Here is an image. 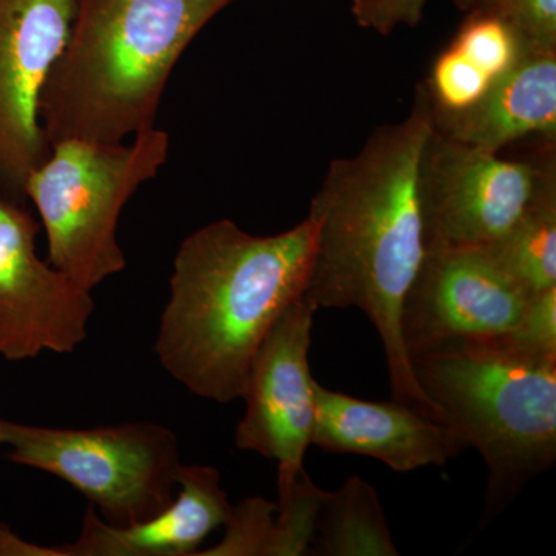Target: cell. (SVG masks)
<instances>
[{
  "instance_id": "obj_1",
  "label": "cell",
  "mask_w": 556,
  "mask_h": 556,
  "mask_svg": "<svg viewBox=\"0 0 556 556\" xmlns=\"http://www.w3.org/2000/svg\"><path fill=\"white\" fill-rule=\"evenodd\" d=\"M431 131L422 83L404 119L376 127L356 155L331 161L311 200L316 251L305 299L317 309L365 313L386 350L393 399L442 424L401 336L402 303L427 252L420 161Z\"/></svg>"
},
{
  "instance_id": "obj_2",
  "label": "cell",
  "mask_w": 556,
  "mask_h": 556,
  "mask_svg": "<svg viewBox=\"0 0 556 556\" xmlns=\"http://www.w3.org/2000/svg\"><path fill=\"white\" fill-rule=\"evenodd\" d=\"M316 251L308 217L277 236L218 219L190 233L174 260L161 314V367L195 396L232 404L278 317L305 295Z\"/></svg>"
},
{
  "instance_id": "obj_3",
  "label": "cell",
  "mask_w": 556,
  "mask_h": 556,
  "mask_svg": "<svg viewBox=\"0 0 556 556\" xmlns=\"http://www.w3.org/2000/svg\"><path fill=\"white\" fill-rule=\"evenodd\" d=\"M233 0H75L65 49L40 98L50 146L119 142L155 126L172 70Z\"/></svg>"
},
{
  "instance_id": "obj_4",
  "label": "cell",
  "mask_w": 556,
  "mask_h": 556,
  "mask_svg": "<svg viewBox=\"0 0 556 556\" xmlns=\"http://www.w3.org/2000/svg\"><path fill=\"white\" fill-rule=\"evenodd\" d=\"M460 450L486 467L484 517L500 515L556 463V357L508 336L455 340L409 358Z\"/></svg>"
},
{
  "instance_id": "obj_5",
  "label": "cell",
  "mask_w": 556,
  "mask_h": 556,
  "mask_svg": "<svg viewBox=\"0 0 556 556\" xmlns=\"http://www.w3.org/2000/svg\"><path fill=\"white\" fill-rule=\"evenodd\" d=\"M169 155V135L155 126L129 142L67 139L25 181L49 241V263L93 291L126 268L116 230L139 186L155 178Z\"/></svg>"
},
{
  "instance_id": "obj_6",
  "label": "cell",
  "mask_w": 556,
  "mask_h": 556,
  "mask_svg": "<svg viewBox=\"0 0 556 556\" xmlns=\"http://www.w3.org/2000/svg\"><path fill=\"white\" fill-rule=\"evenodd\" d=\"M9 459L62 479L105 522L127 527L161 514L178 486V438L153 422L54 428L0 420Z\"/></svg>"
},
{
  "instance_id": "obj_7",
  "label": "cell",
  "mask_w": 556,
  "mask_h": 556,
  "mask_svg": "<svg viewBox=\"0 0 556 556\" xmlns=\"http://www.w3.org/2000/svg\"><path fill=\"white\" fill-rule=\"evenodd\" d=\"M555 163L501 159L431 131L420 161L427 248H486L532 206Z\"/></svg>"
},
{
  "instance_id": "obj_8",
  "label": "cell",
  "mask_w": 556,
  "mask_h": 556,
  "mask_svg": "<svg viewBox=\"0 0 556 556\" xmlns=\"http://www.w3.org/2000/svg\"><path fill=\"white\" fill-rule=\"evenodd\" d=\"M532 295L485 248L428 247L401 309L408 357L514 331Z\"/></svg>"
},
{
  "instance_id": "obj_9",
  "label": "cell",
  "mask_w": 556,
  "mask_h": 556,
  "mask_svg": "<svg viewBox=\"0 0 556 556\" xmlns=\"http://www.w3.org/2000/svg\"><path fill=\"white\" fill-rule=\"evenodd\" d=\"M73 17L75 0H0V193L20 203L51 152L40 98Z\"/></svg>"
},
{
  "instance_id": "obj_10",
  "label": "cell",
  "mask_w": 556,
  "mask_h": 556,
  "mask_svg": "<svg viewBox=\"0 0 556 556\" xmlns=\"http://www.w3.org/2000/svg\"><path fill=\"white\" fill-rule=\"evenodd\" d=\"M38 232L24 203L0 193V356L7 361L73 353L94 311L90 291L38 257Z\"/></svg>"
},
{
  "instance_id": "obj_11",
  "label": "cell",
  "mask_w": 556,
  "mask_h": 556,
  "mask_svg": "<svg viewBox=\"0 0 556 556\" xmlns=\"http://www.w3.org/2000/svg\"><path fill=\"white\" fill-rule=\"evenodd\" d=\"M317 306L295 300L260 345L241 399L244 416L236 430L243 452L277 460L278 467L302 470L313 445L316 396L311 376L309 348Z\"/></svg>"
},
{
  "instance_id": "obj_12",
  "label": "cell",
  "mask_w": 556,
  "mask_h": 556,
  "mask_svg": "<svg viewBox=\"0 0 556 556\" xmlns=\"http://www.w3.org/2000/svg\"><path fill=\"white\" fill-rule=\"evenodd\" d=\"M313 445L327 453L372 457L397 473L444 467L459 455L448 428L405 402H371L314 383Z\"/></svg>"
},
{
  "instance_id": "obj_13",
  "label": "cell",
  "mask_w": 556,
  "mask_h": 556,
  "mask_svg": "<svg viewBox=\"0 0 556 556\" xmlns=\"http://www.w3.org/2000/svg\"><path fill=\"white\" fill-rule=\"evenodd\" d=\"M178 496L156 517L127 527L109 525L89 507L79 538L62 556H195L214 530L228 525L233 507L215 467L182 466Z\"/></svg>"
},
{
  "instance_id": "obj_14",
  "label": "cell",
  "mask_w": 556,
  "mask_h": 556,
  "mask_svg": "<svg viewBox=\"0 0 556 556\" xmlns=\"http://www.w3.org/2000/svg\"><path fill=\"white\" fill-rule=\"evenodd\" d=\"M433 104V102H431ZM434 130L470 148L500 153L518 139L556 138V51H529L463 110L433 105Z\"/></svg>"
},
{
  "instance_id": "obj_15",
  "label": "cell",
  "mask_w": 556,
  "mask_h": 556,
  "mask_svg": "<svg viewBox=\"0 0 556 556\" xmlns=\"http://www.w3.org/2000/svg\"><path fill=\"white\" fill-rule=\"evenodd\" d=\"M309 555H399L375 486L353 475L338 492H325Z\"/></svg>"
},
{
  "instance_id": "obj_16",
  "label": "cell",
  "mask_w": 556,
  "mask_h": 556,
  "mask_svg": "<svg viewBox=\"0 0 556 556\" xmlns=\"http://www.w3.org/2000/svg\"><path fill=\"white\" fill-rule=\"evenodd\" d=\"M485 249L527 294L556 287V175L517 225Z\"/></svg>"
},
{
  "instance_id": "obj_17",
  "label": "cell",
  "mask_w": 556,
  "mask_h": 556,
  "mask_svg": "<svg viewBox=\"0 0 556 556\" xmlns=\"http://www.w3.org/2000/svg\"><path fill=\"white\" fill-rule=\"evenodd\" d=\"M452 47L492 80L517 67L529 53L525 40L506 20L482 10L471 11L460 25Z\"/></svg>"
},
{
  "instance_id": "obj_18",
  "label": "cell",
  "mask_w": 556,
  "mask_h": 556,
  "mask_svg": "<svg viewBox=\"0 0 556 556\" xmlns=\"http://www.w3.org/2000/svg\"><path fill=\"white\" fill-rule=\"evenodd\" d=\"M277 504L263 497H248L233 507L226 532L217 546L197 556H280V535L274 511Z\"/></svg>"
},
{
  "instance_id": "obj_19",
  "label": "cell",
  "mask_w": 556,
  "mask_h": 556,
  "mask_svg": "<svg viewBox=\"0 0 556 556\" xmlns=\"http://www.w3.org/2000/svg\"><path fill=\"white\" fill-rule=\"evenodd\" d=\"M493 80L452 46L434 61L426 80L434 108L463 110L481 100Z\"/></svg>"
},
{
  "instance_id": "obj_20",
  "label": "cell",
  "mask_w": 556,
  "mask_h": 556,
  "mask_svg": "<svg viewBox=\"0 0 556 556\" xmlns=\"http://www.w3.org/2000/svg\"><path fill=\"white\" fill-rule=\"evenodd\" d=\"M482 10L506 20L529 51H556V0H477Z\"/></svg>"
},
{
  "instance_id": "obj_21",
  "label": "cell",
  "mask_w": 556,
  "mask_h": 556,
  "mask_svg": "<svg viewBox=\"0 0 556 556\" xmlns=\"http://www.w3.org/2000/svg\"><path fill=\"white\" fill-rule=\"evenodd\" d=\"M507 336L530 353L556 357V287L532 295Z\"/></svg>"
},
{
  "instance_id": "obj_22",
  "label": "cell",
  "mask_w": 556,
  "mask_h": 556,
  "mask_svg": "<svg viewBox=\"0 0 556 556\" xmlns=\"http://www.w3.org/2000/svg\"><path fill=\"white\" fill-rule=\"evenodd\" d=\"M463 9L471 10L477 0H456ZM428 0H357L353 14L357 24L380 35H390L401 25L416 27L424 17Z\"/></svg>"
},
{
  "instance_id": "obj_23",
  "label": "cell",
  "mask_w": 556,
  "mask_h": 556,
  "mask_svg": "<svg viewBox=\"0 0 556 556\" xmlns=\"http://www.w3.org/2000/svg\"><path fill=\"white\" fill-rule=\"evenodd\" d=\"M0 556H62V554L60 547H43L28 543L11 532L5 525H0Z\"/></svg>"
},
{
  "instance_id": "obj_24",
  "label": "cell",
  "mask_w": 556,
  "mask_h": 556,
  "mask_svg": "<svg viewBox=\"0 0 556 556\" xmlns=\"http://www.w3.org/2000/svg\"><path fill=\"white\" fill-rule=\"evenodd\" d=\"M351 2H353V5H354V3H356V2H357V0H351Z\"/></svg>"
}]
</instances>
